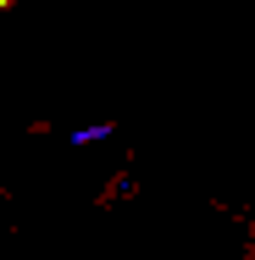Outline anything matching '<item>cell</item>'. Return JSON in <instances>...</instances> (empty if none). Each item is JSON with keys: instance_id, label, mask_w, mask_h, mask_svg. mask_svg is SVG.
<instances>
[{"instance_id": "6da1fadb", "label": "cell", "mask_w": 255, "mask_h": 260, "mask_svg": "<svg viewBox=\"0 0 255 260\" xmlns=\"http://www.w3.org/2000/svg\"><path fill=\"white\" fill-rule=\"evenodd\" d=\"M105 133H111V127H78V133H72V144H100Z\"/></svg>"}]
</instances>
